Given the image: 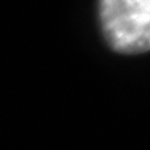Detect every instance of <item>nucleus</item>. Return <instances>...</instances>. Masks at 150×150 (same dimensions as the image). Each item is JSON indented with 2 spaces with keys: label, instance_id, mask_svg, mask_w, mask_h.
I'll return each mask as SVG.
<instances>
[{
  "label": "nucleus",
  "instance_id": "f257e3e1",
  "mask_svg": "<svg viewBox=\"0 0 150 150\" xmlns=\"http://www.w3.org/2000/svg\"><path fill=\"white\" fill-rule=\"evenodd\" d=\"M97 12L103 39L113 51L150 50V0H97Z\"/></svg>",
  "mask_w": 150,
  "mask_h": 150
}]
</instances>
